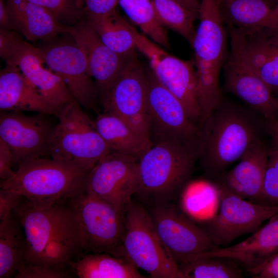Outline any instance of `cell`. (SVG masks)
I'll list each match as a JSON object with an SVG mask.
<instances>
[{
	"instance_id": "6da1fadb",
	"label": "cell",
	"mask_w": 278,
	"mask_h": 278,
	"mask_svg": "<svg viewBox=\"0 0 278 278\" xmlns=\"http://www.w3.org/2000/svg\"><path fill=\"white\" fill-rule=\"evenodd\" d=\"M250 110L224 99L203 123L198 160L208 176L225 171L262 141L255 111Z\"/></svg>"
},
{
	"instance_id": "7a4b0ae2",
	"label": "cell",
	"mask_w": 278,
	"mask_h": 278,
	"mask_svg": "<svg viewBox=\"0 0 278 278\" xmlns=\"http://www.w3.org/2000/svg\"><path fill=\"white\" fill-rule=\"evenodd\" d=\"M198 19L199 25L191 46L203 123L224 100L219 76L225 63L227 39L220 0H201Z\"/></svg>"
},
{
	"instance_id": "3957f363",
	"label": "cell",
	"mask_w": 278,
	"mask_h": 278,
	"mask_svg": "<svg viewBox=\"0 0 278 278\" xmlns=\"http://www.w3.org/2000/svg\"><path fill=\"white\" fill-rule=\"evenodd\" d=\"M199 155L198 150L175 142L152 144L137 159L135 195L145 204L177 199L189 180Z\"/></svg>"
},
{
	"instance_id": "277c9868",
	"label": "cell",
	"mask_w": 278,
	"mask_h": 278,
	"mask_svg": "<svg viewBox=\"0 0 278 278\" xmlns=\"http://www.w3.org/2000/svg\"><path fill=\"white\" fill-rule=\"evenodd\" d=\"M88 174L66 162L42 157L19 166L13 177L1 181L0 187L44 207L83 193Z\"/></svg>"
},
{
	"instance_id": "5b68a950",
	"label": "cell",
	"mask_w": 278,
	"mask_h": 278,
	"mask_svg": "<svg viewBox=\"0 0 278 278\" xmlns=\"http://www.w3.org/2000/svg\"><path fill=\"white\" fill-rule=\"evenodd\" d=\"M51 135L48 153L89 173L111 150L83 107L72 100L61 110Z\"/></svg>"
},
{
	"instance_id": "8992f818",
	"label": "cell",
	"mask_w": 278,
	"mask_h": 278,
	"mask_svg": "<svg viewBox=\"0 0 278 278\" xmlns=\"http://www.w3.org/2000/svg\"><path fill=\"white\" fill-rule=\"evenodd\" d=\"M124 223L118 256L152 278H181L178 265L160 239L144 204L132 199L125 210Z\"/></svg>"
},
{
	"instance_id": "52a82bcc",
	"label": "cell",
	"mask_w": 278,
	"mask_h": 278,
	"mask_svg": "<svg viewBox=\"0 0 278 278\" xmlns=\"http://www.w3.org/2000/svg\"><path fill=\"white\" fill-rule=\"evenodd\" d=\"M80 249L118 256L124 232V212L85 190L70 199Z\"/></svg>"
},
{
	"instance_id": "ba28073f",
	"label": "cell",
	"mask_w": 278,
	"mask_h": 278,
	"mask_svg": "<svg viewBox=\"0 0 278 278\" xmlns=\"http://www.w3.org/2000/svg\"><path fill=\"white\" fill-rule=\"evenodd\" d=\"M147 113L152 144L164 141L181 143L199 151L200 129L189 118L181 102L146 71Z\"/></svg>"
},
{
	"instance_id": "9c48e42d",
	"label": "cell",
	"mask_w": 278,
	"mask_h": 278,
	"mask_svg": "<svg viewBox=\"0 0 278 278\" xmlns=\"http://www.w3.org/2000/svg\"><path fill=\"white\" fill-rule=\"evenodd\" d=\"M150 218L164 247L179 265L202 252L218 247L204 229L171 202L146 204Z\"/></svg>"
},
{
	"instance_id": "30bf717a",
	"label": "cell",
	"mask_w": 278,
	"mask_h": 278,
	"mask_svg": "<svg viewBox=\"0 0 278 278\" xmlns=\"http://www.w3.org/2000/svg\"><path fill=\"white\" fill-rule=\"evenodd\" d=\"M216 185V184H215ZM219 211L204 223L212 242L224 247L246 234L253 233L278 213V206L247 200L217 186Z\"/></svg>"
},
{
	"instance_id": "8fae6325",
	"label": "cell",
	"mask_w": 278,
	"mask_h": 278,
	"mask_svg": "<svg viewBox=\"0 0 278 278\" xmlns=\"http://www.w3.org/2000/svg\"><path fill=\"white\" fill-rule=\"evenodd\" d=\"M147 90L146 71L136 56L99 94L104 112L119 117L136 131L149 136Z\"/></svg>"
},
{
	"instance_id": "7c38bea8",
	"label": "cell",
	"mask_w": 278,
	"mask_h": 278,
	"mask_svg": "<svg viewBox=\"0 0 278 278\" xmlns=\"http://www.w3.org/2000/svg\"><path fill=\"white\" fill-rule=\"evenodd\" d=\"M230 37L229 58L247 66L278 94V26L252 28L227 26Z\"/></svg>"
},
{
	"instance_id": "4fadbf2b",
	"label": "cell",
	"mask_w": 278,
	"mask_h": 278,
	"mask_svg": "<svg viewBox=\"0 0 278 278\" xmlns=\"http://www.w3.org/2000/svg\"><path fill=\"white\" fill-rule=\"evenodd\" d=\"M138 187L137 159L111 150L89 172L85 190L125 211Z\"/></svg>"
},
{
	"instance_id": "5bb4252c",
	"label": "cell",
	"mask_w": 278,
	"mask_h": 278,
	"mask_svg": "<svg viewBox=\"0 0 278 278\" xmlns=\"http://www.w3.org/2000/svg\"><path fill=\"white\" fill-rule=\"evenodd\" d=\"M50 115L1 111L0 138L9 147L18 166L48 155V146L55 126Z\"/></svg>"
},
{
	"instance_id": "9a60e30c",
	"label": "cell",
	"mask_w": 278,
	"mask_h": 278,
	"mask_svg": "<svg viewBox=\"0 0 278 278\" xmlns=\"http://www.w3.org/2000/svg\"><path fill=\"white\" fill-rule=\"evenodd\" d=\"M45 64L58 75L74 98L84 109H95L98 96L86 59L73 41L49 44L39 48Z\"/></svg>"
},
{
	"instance_id": "2e32d148",
	"label": "cell",
	"mask_w": 278,
	"mask_h": 278,
	"mask_svg": "<svg viewBox=\"0 0 278 278\" xmlns=\"http://www.w3.org/2000/svg\"><path fill=\"white\" fill-rule=\"evenodd\" d=\"M143 55L148 59L150 70L158 81L181 102L190 120L200 129L202 120L193 60L177 58L155 44Z\"/></svg>"
},
{
	"instance_id": "e0dca14e",
	"label": "cell",
	"mask_w": 278,
	"mask_h": 278,
	"mask_svg": "<svg viewBox=\"0 0 278 278\" xmlns=\"http://www.w3.org/2000/svg\"><path fill=\"white\" fill-rule=\"evenodd\" d=\"M13 213L23 231L28 263H38L48 243L74 217L71 205L59 201L49 206L37 207L24 198Z\"/></svg>"
},
{
	"instance_id": "ac0fdd59",
	"label": "cell",
	"mask_w": 278,
	"mask_h": 278,
	"mask_svg": "<svg viewBox=\"0 0 278 278\" xmlns=\"http://www.w3.org/2000/svg\"><path fill=\"white\" fill-rule=\"evenodd\" d=\"M67 33L82 50L90 74L98 91L104 92L137 56L136 53L123 55L108 47L86 19L68 26Z\"/></svg>"
},
{
	"instance_id": "d6986e66",
	"label": "cell",
	"mask_w": 278,
	"mask_h": 278,
	"mask_svg": "<svg viewBox=\"0 0 278 278\" xmlns=\"http://www.w3.org/2000/svg\"><path fill=\"white\" fill-rule=\"evenodd\" d=\"M268 151L263 142H259L233 168L214 177V183L245 199L258 203L262 194Z\"/></svg>"
},
{
	"instance_id": "ffe728a7",
	"label": "cell",
	"mask_w": 278,
	"mask_h": 278,
	"mask_svg": "<svg viewBox=\"0 0 278 278\" xmlns=\"http://www.w3.org/2000/svg\"><path fill=\"white\" fill-rule=\"evenodd\" d=\"M6 64L16 66L54 106L62 109L74 99L62 79L49 68L44 67L45 62L39 48L24 41Z\"/></svg>"
},
{
	"instance_id": "44dd1931",
	"label": "cell",
	"mask_w": 278,
	"mask_h": 278,
	"mask_svg": "<svg viewBox=\"0 0 278 278\" xmlns=\"http://www.w3.org/2000/svg\"><path fill=\"white\" fill-rule=\"evenodd\" d=\"M224 64L225 90L260 113L267 121L275 120L276 96L260 77L230 58Z\"/></svg>"
},
{
	"instance_id": "7402d4cb",
	"label": "cell",
	"mask_w": 278,
	"mask_h": 278,
	"mask_svg": "<svg viewBox=\"0 0 278 278\" xmlns=\"http://www.w3.org/2000/svg\"><path fill=\"white\" fill-rule=\"evenodd\" d=\"M277 252L278 213L246 239L229 247L215 248L193 257L227 258L248 271L259 266Z\"/></svg>"
},
{
	"instance_id": "603a6c76",
	"label": "cell",
	"mask_w": 278,
	"mask_h": 278,
	"mask_svg": "<svg viewBox=\"0 0 278 278\" xmlns=\"http://www.w3.org/2000/svg\"><path fill=\"white\" fill-rule=\"evenodd\" d=\"M1 111L33 112L59 115L62 109L50 103L15 66L7 65L0 73Z\"/></svg>"
},
{
	"instance_id": "cb8c5ba5",
	"label": "cell",
	"mask_w": 278,
	"mask_h": 278,
	"mask_svg": "<svg viewBox=\"0 0 278 278\" xmlns=\"http://www.w3.org/2000/svg\"><path fill=\"white\" fill-rule=\"evenodd\" d=\"M14 29L29 41L50 40L67 33L68 26L61 24L48 10L28 0H5Z\"/></svg>"
},
{
	"instance_id": "d4e9b609",
	"label": "cell",
	"mask_w": 278,
	"mask_h": 278,
	"mask_svg": "<svg viewBox=\"0 0 278 278\" xmlns=\"http://www.w3.org/2000/svg\"><path fill=\"white\" fill-rule=\"evenodd\" d=\"M94 122L111 150L138 159L152 145L148 135L136 131L112 114L103 111L98 114Z\"/></svg>"
},
{
	"instance_id": "484cf974",
	"label": "cell",
	"mask_w": 278,
	"mask_h": 278,
	"mask_svg": "<svg viewBox=\"0 0 278 278\" xmlns=\"http://www.w3.org/2000/svg\"><path fill=\"white\" fill-rule=\"evenodd\" d=\"M70 266L79 278H144L127 259L107 253H88Z\"/></svg>"
},
{
	"instance_id": "4316f807",
	"label": "cell",
	"mask_w": 278,
	"mask_h": 278,
	"mask_svg": "<svg viewBox=\"0 0 278 278\" xmlns=\"http://www.w3.org/2000/svg\"><path fill=\"white\" fill-rule=\"evenodd\" d=\"M85 19L110 49L123 55L136 53L134 27L116 10L104 15H86Z\"/></svg>"
},
{
	"instance_id": "83f0119b",
	"label": "cell",
	"mask_w": 278,
	"mask_h": 278,
	"mask_svg": "<svg viewBox=\"0 0 278 278\" xmlns=\"http://www.w3.org/2000/svg\"><path fill=\"white\" fill-rule=\"evenodd\" d=\"M179 208L197 222L205 223L212 218L214 208L219 202L217 186L205 180L188 181L179 194Z\"/></svg>"
},
{
	"instance_id": "f1b7e54d",
	"label": "cell",
	"mask_w": 278,
	"mask_h": 278,
	"mask_svg": "<svg viewBox=\"0 0 278 278\" xmlns=\"http://www.w3.org/2000/svg\"><path fill=\"white\" fill-rule=\"evenodd\" d=\"M15 217L0 221V278L14 276L25 262V242Z\"/></svg>"
},
{
	"instance_id": "f546056e",
	"label": "cell",
	"mask_w": 278,
	"mask_h": 278,
	"mask_svg": "<svg viewBox=\"0 0 278 278\" xmlns=\"http://www.w3.org/2000/svg\"><path fill=\"white\" fill-rule=\"evenodd\" d=\"M227 26L252 28L267 24L271 9L263 0H220Z\"/></svg>"
},
{
	"instance_id": "4dcf8cb0",
	"label": "cell",
	"mask_w": 278,
	"mask_h": 278,
	"mask_svg": "<svg viewBox=\"0 0 278 278\" xmlns=\"http://www.w3.org/2000/svg\"><path fill=\"white\" fill-rule=\"evenodd\" d=\"M181 278H240L245 269L221 257L196 256L178 265Z\"/></svg>"
},
{
	"instance_id": "1f68e13d",
	"label": "cell",
	"mask_w": 278,
	"mask_h": 278,
	"mask_svg": "<svg viewBox=\"0 0 278 278\" xmlns=\"http://www.w3.org/2000/svg\"><path fill=\"white\" fill-rule=\"evenodd\" d=\"M128 18L154 42L170 48L167 31L158 21L151 0H118Z\"/></svg>"
},
{
	"instance_id": "d6a6232c",
	"label": "cell",
	"mask_w": 278,
	"mask_h": 278,
	"mask_svg": "<svg viewBox=\"0 0 278 278\" xmlns=\"http://www.w3.org/2000/svg\"><path fill=\"white\" fill-rule=\"evenodd\" d=\"M155 15L165 27L177 32L190 45L196 30L194 22L198 15L176 0H151Z\"/></svg>"
},
{
	"instance_id": "836d02e7",
	"label": "cell",
	"mask_w": 278,
	"mask_h": 278,
	"mask_svg": "<svg viewBox=\"0 0 278 278\" xmlns=\"http://www.w3.org/2000/svg\"><path fill=\"white\" fill-rule=\"evenodd\" d=\"M78 229L74 218L61 229L44 248L38 264L48 265H66L78 250Z\"/></svg>"
},
{
	"instance_id": "e575fe53",
	"label": "cell",
	"mask_w": 278,
	"mask_h": 278,
	"mask_svg": "<svg viewBox=\"0 0 278 278\" xmlns=\"http://www.w3.org/2000/svg\"><path fill=\"white\" fill-rule=\"evenodd\" d=\"M28 1L48 10L61 24L65 26H73L86 17L84 0Z\"/></svg>"
},
{
	"instance_id": "d590c367",
	"label": "cell",
	"mask_w": 278,
	"mask_h": 278,
	"mask_svg": "<svg viewBox=\"0 0 278 278\" xmlns=\"http://www.w3.org/2000/svg\"><path fill=\"white\" fill-rule=\"evenodd\" d=\"M259 203L278 206V146L268 151V161Z\"/></svg>"
},
{
	"instance_id": "8d00e7d4",
	"label": "cell",
	"mask_w": 278,
	"mask_h": 278,
	"mask_svg": "<svg viewBox=\"0 0 278 278\" xmlns=\"http://www.w3.org/2000/svg\"><path fill=\"white\" fill-rule=\"evenodd\" d=\"M66 265H48L24 262L14 275L15 278H66L72 274Z\"/></svg>"
},
{
	"instance_id": "74e56055",
	"label": "cell",
	"mask_w": 278,
	"mask_h": 278,
	"mask_svg": "<svg viewBox=\"0 0 278 278\" xmlns=\"http://www.w3.org/2000/svg\"><path fill=\"white\" fill-rule=\"evenodd\" d=\"M24 41L12 30L0 29V56L7 63Z\"/></svg>"
},
{
	"instance_id": "f35d334b",
	"label": "cell",
	"mask_w": 278,
	"mask_h": 278,
	"mask_svg": "<svg viewBox=\"0 0 278 278\" xmlns=\"http://www.w3.org/2000/svg\"><path fill=\"white\" fill-rule=\"evenodd\" d=\"M23 197L7 189H0V221L9 218L18 207Z\"/></svg>"
},
{
	"instance_id": "ab89813d",
	"label": "cell",
	"mask_w": 278,
	"mask_h": 278,
	"mask_svg": "<svg viewBox=\"0 0 278 278\" xmlns=\"http://www.w3.org/2000/svg\"><path fill=\"white\" fill-rule=\"evenodd\" d=\"M118 0H84L86 15H107L116 10Z\"/></svg>"
},
{
	"instance_id": "60d3db41",
	"label": "cell",
	"mask_w": 278,
	"mask_h": 278,
	"mask_svg": "<svg viewBox=\"0 0 278 278\" xmlns=\"http://www.w3.org/2000/svg\"><path fill=\"white\" fill-rule=\"evenodd\" d=\"M14 164L12 153L7 144L0 138V178L5 181L13 177L15 171L11 166Z\"/></svg>"
},
{
	"instance_id": "b9f144b4",
	"label": "cell",
	"mask_w": 278,
	"mask_h": 278,
	"mask_svg": "<svg viewBox=\"0 0 278 278\" xmlns=\"http://www.w3.org/2000/svg\"><path fill=\"white\" fill-rule=\"evenodd\" d=\"M247 271L253 278H278V252L259 266Z\"/></svg>"
},
{
	"instance_id": "7bdbcfd3",
	"label": "cell",
	"mask_w": 278,
	"mask_h": 278,
	"mask_svg": "<svg viewBox=\"0 0 278 278\" xmlns=\"http://www.w3.org/2000/svg\"><path fill=\"white\" fill-rule=\"evenodd\" d=\"M0 29H14L5 0H0Z\"/></svg>"
},
{
	"instance_id": "ee69618b",
	"label": "cell",
	"mask_w": 278,
	"mask_h": 278,
	"mask_svg": "<svg viewBox=\"0 0 278 278\" xmlns=\"http://www.w3.org/2000/svg\"><path fill=\"white\" fill-rule=\"evenodd\" d=\"M266 130L272 137L273 144H275L278 142V120L266 121Z\"/></svg>"
},
{
	"instance_id": "f6af8a7d",
	"label": "cell",
	"mask_w": 278,
	"mask_h": 278,
	"mask_svg": "<svg viewBox=\"0 0 278 278\" xmlns=\"http://www.w3.org/2000/svg\"><path fill=\"white\" fill-rule=\"evenodd\" d=\"M185 8L198 15L201 0H176Z\"/></svg>"
},
{
	"instance_id": "bcb514c9",
	"label": "cell",
	"mask_w": 278,
	"mask_h": 278,
	"mask_svg": "<svg viewBox=\"0 0 278 278\" xmlns=\"http://www.w3.org/2000/svg\"><path fill=\"white\" fill-rule=\"evenodd\" d=\"M266 26H278V3L273 8L271 9L268 21Z\"/></svg>"
},
{
	"instance_id": "7dc6e473",
	"label": "cell",
	"mask_w": 278,
	"mask_h": 278,
	"mask_svg": "<svg viewBox=\"0 0 278 278\" xmlns=\"http://www.w3.org/2000/svg\"><path fill=\"white\" fill-rule=\"evenodd\" d=\"M276 98H277V106L276 116V119H275V120H278V94H277V95H276Z\"/></svg>"
},
{
	"instance_id": "c3c4849f",
	"label": "cell",
	"mask_w": 278,
	"mask_h": 278,
	"mask_svg": "<svg viewBox=\"0 0 278 278\" xmlns=\"http://www.w3.org/2000/svg\"><path fill=\"white\" fill-rule=\"evenodd\" d=\"M273 146H278V142L275 144H273Z\"/></svg>"
}]
</instances>
